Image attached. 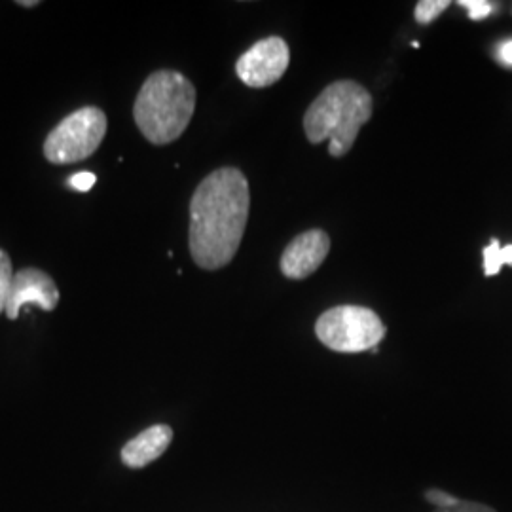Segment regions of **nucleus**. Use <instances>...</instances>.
Returning <instances> with one entry per match:
<instances>
[{
    "instance_id": "nucleus-1",
    "label": "nucleus",
    "mask_w": 512,
    "mask_h": 512,
    "mask_svg": "<svg viewBox=\"0 0 512 512\" xmlns=\"http://www.w3.org/2000/svg\"><path fill=\"white\" fill-rule=\"evenodd\" d=\"M249 207V183L236 167H222L203 179L190 200L188 245L196 266L215 272L234 260Z\"/></svg>"
},
{
    "instance_id": "nucleus-13",
    "label": "nucleus",
    "mask_w": 512,
    "mask_h": 512,
    "mask_svg": "<svg viewBox=\"0 0 512 512\" xmlns=\"http://www.w3.org/2000/svg\"><path fill=\"white\" fill-rule=\"evenodd\" d=\"M459 6L465 8L469 18L475 19V21L488 18L494 12V4L486 2V0H459Z\"/></svg>"
},
{
    "instance_id": "nucleus-5",
    "label": "nucleus",
    "mask_w": 512,
    "mask_h": 512,
    "mask_svg": "<svg viewBox=\"0 0 512 512\" xmlns=\"http://www.w3.org/2000/svg\"><path fill=\"white\" fill-rule=\"evenodd\" d=\"M385 332L387 329L376 311L361 306H336L325 311L315 323L319 342L338 353L376 349Z\"/></svg>"
},
{
    "instance_id": "nucleus-8",
    "label": "nucleus",
    "mask_w": 512,
    "mask_h": 512,
    "mask_svg": "<svg viewBox=\"0 0 512 512\" xmlns=\"http://www.w3.org/2000/svg\"><path fill=\"white\" fill-rule=\"evenodd\" d=\"M330 238L323 230H308L287 245L283 251L279 268L285 277L300 281L319 270L329 255Z\"/></svg>"
},
{
    "instance_id": "nucleus-4",
    "label": "nucleus",
    "mask_w": 512,
    "mask_h": 512,
    "mask_svg": "<svg viewBox=\"0 0 512 512\" xmlns=\"http://www.w3.org/2000/svg\"><path fill=\"white\" fill-rule=\"evenodd\" d=\"M107 126V114L99 107L74 110L48 133L42 147L44 158L54 165L88 160L101 147Z\"/></svg>"
},
{
    "instance_id": "nucleus-14",
    "label": "nucleus",
    "mask_w": 512,
    "mask_h": 512,
    "mask_svg": "<svg viewBox=\"0 0 512 512\" xmlns=\"http://www.w3.org/2000/svg\"><path fill=\"white\" fill-rule=\"evenodd\" d=\"M425 499H427L429 503H433L437 509H446V507H452V505H456V503L459 501L456 495L446 494V492L437 490V488H431V490H427V492H425Z\"/></svg>"
},
{
    "instance_id": "nucleus-3",
    "label": "nucleus",
    "mask_w": 512,
    "mask_h": 512,
    "mask_svg": "<svg viewBox=\"0 0 512 512\" xmlns=\"http://www.w3.org/2000/svg\"><path fill=\"white\" fill-rule=\"evenodd\" d=\"M372 118V97L353 80L327 86L304 114V131L311 145L329 139L332 158L346 156L359 131Z\"/></svg>"
},
{
    "instance_id": "nucleus-16",
    "label": "nucleus",
    "mask_w": 512,
    "mask_h": 512,
    "mask_svg": "<svg viewBox=\"0 0 512 512\" xmlns=\"http://www.w3.org/2000/svg\"><path fill=\"white\" fill-rule=\"evenodd\" d=\"M95 181H97V177L93 173L82 171V173H76L74 177H71L69 184L78 192H88V190H92Z\"/></svg>"
},
{
    "instance_id": "nucleus-10",
    "label": "nucleus",
    "mask_w": 512,
    "mask_h": 512,
    "mask_svg": "<svg viewBox=\"0 0 512 512\" xmlns=\"http://www.w3.org/2000/svg\"><path fill=\"white\" fill-rule=\"evenodd\" d=\"M482 255H484V274L488 277L499 274V270L505 264L512 266V245L501 247L497 239H492V243L482 251Z\"/></svg>"
},
{
    "instance_id": "nucleus-6",
    "label": "nucleus",
    "mask_w": 512,
    "mask_h": 512,
    "mask_svg": "<svg viewBox=\"0 0 512 512\" xmlns=\"http://www.w3.org/2000/svg\"><path fill=\"white\" fill-rule=\"evenodd\" d=\"M291 63V52L283 38L268 37L256 42L236 63L239 80L249 88H268L281 80Z\"/></svg>"
},
{
    "instance_id": "nucleus-12",
    "label": "nucleus",
    "mask_w": 512,
    "mask_h": 512,
    "mask_svg": "<svg viewBox=\"0 0 512 512\" xmlns=\"http://www.w3.org/2000/svg\"><path fill=\"white\" fill-rule=\"evenodd\" d=\"M450 6L448 0H421L416 6L414 18L421 25H429L435 19L439 18L440 14Z\"/></svg>"
},
{
    "instance_id": "nucleus-18",
    "label": "nucleus",
    "mask_w": 512,
    "mask_h": 512,
    "mask_svg": "<svg viewBox=\"0 0 512 512\" xmlns=\"http://www.w3.org/2000/svg\"><path fill=\"white\" fill-rule=\"evenodd\" d=\"M16 4H18V6H23V8H35V6L40 4V0H18Z\"/></svg>"
},
{
    "instance_id": "nucleus-2",
    "label": "nucleus",
    "mask_w": 512,
    "mask_h": 512,
    "mask_svg": "<svg viewBox=\"0 0 512 512\" xmlns=\"http://www.w3.org/2000/svg\"><path fill=\"white\" fill-rule=\"evenodd\" d=\"M196 88L177 71H156L141 86L133 118L148 143L164 147L183 135L196 110Z\"/></svg>"
},
{
    "instance_id": "nucleus-7",
    "label": "nucleus",
    "mask_w": 512,
    "mask_h": 512,
    "mask_svg": "<svg viewBox=\"0 0 512 512\" xmlns=\"http://www.w3.org/2000/svg\"><path fill=\"white\" fill-rule=\"evenodd\" d=\"M59 298L61 294L52 275L38 268H23L14 274L6 317L10 321H16L25 304H37L44 311H54L59 304Z\"/></svg>"
},
{
    "instance_id": "nucleus-11",
    "label": "nucleus",
    "mask_w": 512,
    "mask_h": 512,
    "mask_svg": "<svg viewBox=\"0 0 512 512\" xmlns=\"http://www.w3.org/2000/svg\"><path fill=\"white\" fill-rule=\"evenodd\" d=\"M12 283H14L12 260L4 249H0V313H6L8 298L12 293Z\"/></svg>"
},
{
    "instance_id": "nucleus-15",
    "label": "nucleus",
    "mask_w": 512,
    "mask_h": 512,
    "mask_svg": "<svg viewBox=\"0 0 512 512\" xmlns=\"http://www.w3.org/2000/svg\"><path fill=\"white\" fill-rule=\"evenodd\" d=\"M435 512H495L492 507L482 505V503H475V501H461L459 499L456 505L446 507V509H437Z\"/></svg>"
},
{
    "instance_id": "nucleus-17",
    "label": "nucleus",
    "mask_w": 512,
    "mask_h": 512,
    "mask_svg": "<svg viewBox=\"0 0 512 512\" xmlns=\"http://www.w3.org/2000/svg\"><path fill=\"white\" fill-rule=\"evenodd\" d=\"M495 57L501 65L505 67H511L512 69V40H505L501 44H497L495 48Z\"/></svg>"
},
{
    "instance_id": "nucleus-9",
    "label": "nucleus",
    "mask_w": 512,
    "mask_h": 512,
    "mask_svg": "<svg viewBox=\"0 0 512 512\" xmlns=\"http://www.w3.org/2000/svg\"><path fill=\"white\" fill-rule=\"evenodd\" d=\"M171 442L173 429L165 423H158L126 442V446L120 452V458L129 469H143L152 461L162 458Z\"/></svg>"
}]
</instances>
